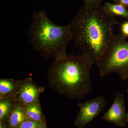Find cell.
Masks as SVG:
<instances>
[{"label": "cell", "instance_id": "cell-16", "mask_svg": "<svg viewBox=\"0 0 128 128\" xmlns=\"http://www.w3.org/2000/svg\"><path fill=\"white\" fill-rule=\"evenodd\" d=\"M36 128H48L46 123H40Z\"/></svg>", "mask_w": 128, "mask_h": 128}, {"label": "cell", "instance_id": "cell-8", "mask_svg": "<svg viewBox=\"0 0 128 128\" xmlns=\"http://www.w3.org/2000/svg\"><path fill=\"white\" fill-rule=\"evenodd\" d=\"M19 80H15L9 78H1L0 99L8 98L17 99L19 92Z\"/></svg>", "mask_w": 128, "mask_h": 128}, {"label": "cell", "instance_id": "cell-11", "mask_svg": "<svg viewBox=\"0 0 128 128\" xmlns=\"http://www.w3.org/2000/svg\"><path fill=\"white\" fill-rule=\"evenodd\" d=\"M17 103L16 98H8L0 99V122H5Z\"/></svg>", "mask_w": 128, "mask_h": 128}, {"label": "cell", "instance_id": "cell-13", "mask_svg": "<svg viewBox=\"0 0 128 128\" xmlns=\"http://www.w3.org/2000/svg\"><path fill=\"white\" fill-rule=\"evenodd\" d=\"M40 124L26 119L17 128H36Z\"/></svg>", "mask_w": 128, "mask_h": 128}, {"label": "cell", "instance_id": "cell-20", "mask_svg": "<svg viewBox=\"0 0 128 128\" xmlns=\"http://www.w3.org/2000/svg\"></svg>", "mask_w": 128, "mask_h": 128}, {"label": "cell", "instance_id": "cell-10", "mask_svg": "<svg viewBox=\"0 0 128 128\" xmlns=\"http://www.w3.org/2000/svg\"><path fill=\"white\" fill-rule=\"evenodd\" d=\"M25 111L27 119L38 123H46L40 101L26 105Z\"/></svg>", "mask_w": 128, "mask_h": 128}, {"label": "cell", "instance_id": "cell-19", "mask_svg": "<svg viewBox=\"0 0 128 128\" xmlns=\"http://www.w3.org/2000/svg\"><path fill=\"white\" fill-rule=\"evenodd\" d=\"M126 79H128V75H127V76H126Z\"/></svg>", "mask_w": 128, "mask_h": 128}, {"label": "cell", "instance_id": "cell-17", "mask_svg": "<svg viewBox=\"0 0 128 128\" xmlns=\"http://www.w3.org/2000/svg\"><path fill=\"white\" fill-rule=\"evenodd\" d=\"M0 128H6L4 123L0 122Z\"/></svg>", "mask_w": 128, "mask_h": 128}, {"label": "cell", "instance_id": "cell-15", "mask_svg": "<svg viewBox=\"0 0 128 128\" xmlns=\"http://www.w3.org/2000/svg\"><path fill=\"white\" fill-rule=\"evenodd\" d=\"M114 3L123 5L128 8V0H113Z\"/></svg>", "mask_w": 128, "mask_h": 128}, {"label": "cell", "instance_id": "cell-4", "mask_svg": "<svg viewBox=\"0 0 128 128\" xmlns=\"http://www.w3.org/2000/svg\"><path fill=\"white\" fill-rule=\"evenodd\" d=\"M121 34H114L106 50L96 64L101 77L109 73L118 74L122 80L128 74V41Z\"/></svg>", "mask_w": 128, "mask_h": 128}, {"label": "cell", "instance_id": "cell-7", "mask_svg": "<svg viewBox=\"0 0 128 128\" xmlns=\"http://www.w3.org/2000/svg\"><path fill=\"white\" fill-rule=\"evenodd\" d=\"M103 119L106 122L114 124L118 126L125 125L127 114L123 95L120 92L116 94L113 103L111 107L104 114Z\"/></svg>", "mask_w": 128, "mask_h": 128}, {"label": "cell", "instance_id": "cell-18", "mask_svg": "<svg viewBox=\"0 0 128 128\" xmlns=\"http://www.w3.org/2000/svg\"><path fill=\"white\" fill-rule=\"evenodd\" d=\"M126 122L128 123V114H127V120H126Z\"/></svg>", "mask_w": 128, "mask_h": 128}, {"label": "cell", "instance_id": "cell-12", "mask_svg": "<svg viewBox=\"0 0 128 128\" xmlns=\"http://www.w3.org/2000/svg\"><path fill=\"white\" fill-rule=\"evenodd\" d=\"M104 7L108 14L114 16H119L128 20V8L123 5L107 2H105Z\"/></svg>", "mask_w": 128, "mask_h": 128}, {"label": "cell", "instance_id": "cell-6", "mask_svg": "<svg viewBox=\"0 0 128 128\" xmlns=\"http://www.w3.org/2000/svg\"><path fill=\"white\" fill-rule=\"evenodd\" d=\"M19 92L17 101L18 103L25 106L34 102L40 101V94L43 93L44 88L36 84L31 78L19 80Z\"/></svg>", "mask_w": 128, "mask_h": 128}, {"label": "cell", "instance_id": "cell-1", "mask_svg": "<svg viewBox=\"0 0 128 128\" xmlns=\"http://www.w3.org/2000/svg\"><path fill=\"white\" fill-rule=\"evenodd\" d=\"M119 24L115 16L107 13L101 5L80 7L69 25L81 55L93 65L105 52L114 35V28Z\"/></svg>", "mask_w": 128, "mask_h": 128}, {"label": "cell", "instance_id": "cell-3", "mask_svg": "<svg viewBox=\"0 0 128 128\" xmlns=\"http://www.w3.org/2000/svg\"><path fill=\"white\" fill-rule=\"evenodd\" d=\"M27 35L35 51L45 59L52 58L54 61L67 56L66 46L72 40L69 25L63 26L55 24L42 9L33 14Z\"/></svg>", "mask_w": 128, "mask_h": 128}, {"label": "cell", "instance_id": "cell-2", "mask_svg": "<svg viewBox=\"0 0 128 128\" xmlns=\"http://www.w3.org/2000/svg\"><path fill=\"white\" fill-rule=\"evenodd\" d=\"M92 65L81 54L67 55L54 60L47 72L50 86L68 98H84L92 90L90 76Z\"/></svg>", "mask_w": 128, "mask_h": 128}, {"label": "cell", "instance_id": "cell-5", "mask_svg": "<svg viewBox=\"0 0 128 128\" xmlns=\"http://www.w3.org/2000/svg\"><path fill=\"white\" fill-rule=\"evenodd\" d=\"M106 98L98 96L77 104L80 112L74 120L75 125L78 128H83L96 118L104 109Z\"/></svg>", "mask_w": 128, "mask_h": 128}, {"label": "cell", "instance_id": "cell-14", "mask_svg": "<svg viewBox=\"0 0 128 128\" xmlns=\"http://www.w3.org/2000/svg\"><path fill=\"white\" fill-rule=\"evenodd\" d=\"M83 6L88 7H93L101 5L103 0H83Z\"/></svg>", "mask_w": 128, "mask_h": 128}, {"label": "cell", "instance_id": "cell-9", "mask_svg": "<svg viewBox=\"0 0 128 128\" xmlns=\"http://www.w3.org/2000/svg\"><path fill=\"white\" fill-rule=\"evenodd\" d=\"M26 119H27L25 114V106L18 102L9 117L3 123L6 128H17Z\"/></svg>", "mask_w": 128, "mask_h": 128}]
</instances>
